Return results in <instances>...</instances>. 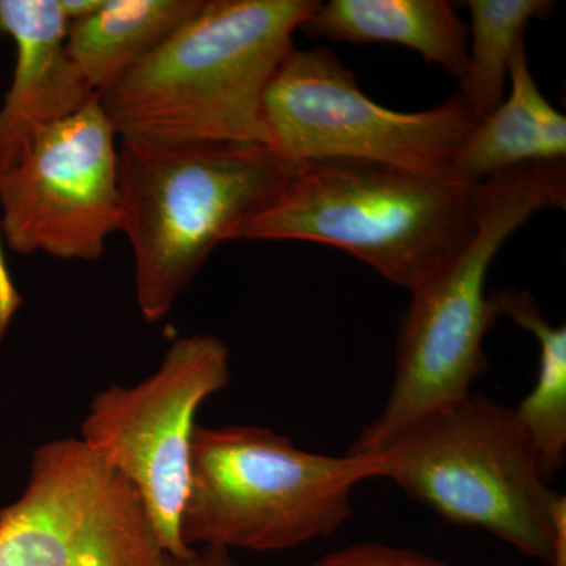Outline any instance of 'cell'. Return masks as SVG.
<instances>
[{
	"label": "cell",
	"mask_w": 566,
	"mask_h": 566,
	"mask_svg": "<svg viewBox=\"0 0 566 566\" xmlns=\"http://www.w3.org/2000/svg\"><path fill=\"white\" fill-rule=\"evenodd\" d=\"M318 0H202L161 46L98 95L120 139L256 142L264 92Z\"/></svg>",
	"instance_id": "6da1fadb"
},
{
	"label": "cell",
	"mask_w": 566,
	"mask_h": 566,
	"mask_svg": "<svg viewBox=\"0 0 566 566\" xmlns=\"http://www.w3.org/2000/svg\"><path fill=\"white\" fill-rule=\"evenodd\" d=\"M565 207V159L524 164L476 185L475 232L412 290L398 327L389 397L348 455H376L417 420L472 394L488 370L486 334L501 318L493 294H486L494 256L535 212Z\"/></svg>",
	"instance_id": "7a4b0ae2"
},
{
	"label": "cell",
	"mask_w": 566,
	"mask_h": 566,
	"mask_svg": "<svg viewBox=\"0 0 566 566\" xmlns=\"http://www.w3.org/2000/svg\"><path fill=\"white\" fill-rule=\"evenodd\" d=\"M297 164L256 142L120 139L118 182L147 323L170 314L216 245L268 210Z\"/></svg>",
	"instance_id": "3957f363"
},
{
	"label": "cell",
	"mask_w": 566,
	"mask_h": 566,
	"mask_svg": "<svg viewBox=\"0 0 566 566\" xmlns=\"http://www.w3.org/2000/svg\"><path fill=\"white\" fill-rule=\"evenodd\" d=\"M476 185L385 164L311 161L230 241H308L352 253L412 290L471 240Z\"/></svg>",
	"instance_id": "277c9868"
},
{
	"label": "cell",
	"mask_w": 566,
	"mask_h": 566,
	"mask_svg": "<svg viewBox=\"0 0 566 566\" xmlns=\"http://www.w3.org/2000/svg\"><path fill=\"white\" fill-rule=\"evenodd\" d=\"M378 457L307 452L268 428L197 424L180 535L188 547L274 553L334 535Z\"/></svg>",
	"instance_id": "5b68a950"
},
{
	"label": "cell",
	"mask_w": 566,
	"mask_h": 566,
	"mask_svg": "<svg viewBox=\"0 0 566 566\" xmlns=\"http://www.w3.org/2000/svg\"><path fill=\"white\" fill-rule=\"evenodd\" d=\"M375 457L379 479L436 515L554 565V510L564 494L551 490L515 408L469 394L417 420Z\"/></svg>",
	"instance_id": "8992f818"
},
{
	"label": "cell",
	"mask_w": 566,
	"mask_h": 566,
	"mask_svg": "<svg viewBox=\"0 0 566 566\" xmlns=\"http://www.w3.org/2000/svg\"><path fill=\"white\" fill-rule=\"evenodd\" d=\"M262 117L270 147L290 161L375 163L427 175H450L476 123L460 93L422 112L381 106L324 46L289 52L264 92Z\"/></svg>",
	"instance_id": "52a82bcc"
},
{
	"label": "cell",
	"mask_w": 566,
	"mask_h": 566,
	"mask_svg": "<svg viewBox=\"0 0 566 566\" xmlns=\"http://www.w3.org/2000/svg\"><path fill=\"white\" fill-rule=\"evenodd\" d=\"M230 378V352L221 338L188 335L139 385L96 394L82 423V442L140 494L167 556L193 549L182 543L180 517L196 417Z\"/></svg>",
	"instance_id": "ba28073f"
},
{
	"label": "cell",
	"mask_w": 566,
	"mask_h": 566,
	"mask_svg": "<svg viewBox=\"0 0 566 566\" xmlns=\"http://www.w3.org/2000/svg\"><path fill=\"white\" fill-rule=\"evenodd\" d=\"M136 488L82 439L33 452L28 485L0 509V566H164Z\"/></svg>",
	"instance_id": "9c48e42d"
},
{
	"label": "cell",
	"mask_w": 566,
	"mask_h": 566,
	"mask_svg": "<svg viewBox=\"0 0 566 566\" xmlns=\"http://www.w3.org/2000/svg\"><path fill=\"white\" fill-rule=\"evenodd\" d=\"M117 133L98 95L33 134L0 178V233L14 252L95 262L122 232Z\"/></svg>",
	"instance_id": "30bf717a"
},
{
	"label": "cell",
	"mask_w": 566,
	"mask_h": 566,
	"mask_svg": "<svg viewBox=\"0 0 566 566\" xmlns=\"http://www.w3.org/2000/svg\"><path fill=\"white\" fill-rule=\"evenodd\" d=\"M66 33L59 0H0V35L17 48L13 80L0 106V178L33 134L96 96L71 61Z\"/></svg>",
	"instance_id": "8fae6325"
},
{
	"label": "cell",
	"mask_w": 566,
	"mask_h": 566,
	"mask_svg": "<svg viewBox=\"0 0 566 566\" xmlns=\"http://www.w3.org/2000/svg\"><path fill=\"white\" fill-rule=\"evenodd\" d=\"M312 39L392 43L419 52L458 81L468 66L469 28L446 0H331L301 25Z\"/></svg>",
	"instance_id": "7c38bea8"
},
{
	"label": "cell",
	"mask_w": 566,
	"mask_h": 566,
	"mask_svg": "<svg viewBox=\"0 0 566 566\" xmlns=\"http://www.w3.org/2000/svg\"><path fill=\"white\" fill-rule=\"evenodd\" d=\"M509 76V98L475 123L457 151L450 167L457 180L479 185L524 164L565 159V115L539 92L524 43L513 55Z\"/></svg>",
	"instance_id": "4fadbf2b"
},
{
	"label": "cell",
	"mask_w": 566,
	"mask_h": 566,
	"mask_svg": "<svg viewBox=\"0 0 566 566\" xmlns=\"http://www.w3.org/2000/svg\"><path fill=\"white\" fill-rule=\"evenodd\" d=\"M202 0H104L71 22L66 51L96 95L109 91L199 10Z\"/></svg>",
	"instance_id": "5bb4252c"
},
{
	"label": "cell",
	"mask_w": 566,
	"mask_h": 566,
	"mask_svg": "<svg viewBox=\"0 0 566 566\" xmlns=\"http://www.w3.org/2000/svg\"><path fill=\"white\" fill-rule=\"evenodd\" d=\"M501 316L512 319L538 342V376L515 415L534 446L543 475L553 480L566 453V327L546 318L538 301L523 290L493 293Z\"/></svg>",
	"instance_id": "9a60e30c"
},
{
	"label": "cell",
	"mask_w": 566,
	"mask_h": 566,
	"mask_svg": "<svg viewBox=\"0 0 566 566\" xmlns=\"http://www.w3.org/2000/svg\"><path fill=\"white\" fill-rule=\"evenodd\" d=\"M464 6L471 13V43L458 93L479 122L504 102L510 63L528 22L545 20L557 6L547 0H468Z\"/></svg>",
	"instance_id": "2e32d148"
},
{
	"label": "cell",
	"mask_w": 566,
	"mask_h": 566,
	"mask_svg": "<svg viewBox=\"0 0 566 566\" xmlns=\"http://www.w3.org/2000/svg\"><path fill=\"white\" fill-rule=\"evenodd\" d=\"M305 566H463L450 564L419 553V551L408 549V547H395L381 545V543H360L344 547L327 554L318 560Z\"/></svg>",
	"instance_id": "e0dca14e"
},
{
	"label": "cell",
	"mask_w": 566,
	"mask_h": 566,
	"mask_svg": "<svg viewBox=\"0 0 566 566\" xmlns=\"http://www.w3.org/2000/svg\"><path fill=\"white\" fill-rule=\"evenodd\" d=\"M164 566H238V564L230 551L205 546L202 551L192 549L182 557H170L166 554Z\"/></svg>",
	"instance_id": "ac0fdd59"
},
{
	"label": "cell",
	"mask_w": 566,
	"mask_h": 566,
	"mask_svg": "<svg viewBox=\"0 0 566 566\" xmlns=\"http://www.w3.org/2000/svg\"><path fill=\"white\" fill-rule=\"evenodd\" d=\"M0 259H2V256H0ZM20 303V296L14 292L9 275H7L6 266H3V262L0 260V338H2L3 333H6L11 316L17 312Z\"/></svg>",
	"instance_id": "d6986e66"
},
{
	"label": "cell",
	"mask_w": 566,
	"mask_h": 566,
	"mask_svg": "<svg viewBox=\"0 0 566 566\" xmlns=\"http://www.w3.org/2000/svg\"><path fill=\"white\" fill-rule=\"evenodd\" d=\"M104 0H59L66 22H77L92 17L102 9Z\"/></svg>",
	"instance_id": "ffe728a7"
}]
</instances>
